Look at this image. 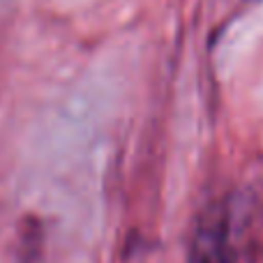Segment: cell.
Listing matches in <instances>:
<instances>
[{"label":"cell","mask_w":263,"mask_h":263,"mask_svg":"<svg viewBox=\"0 0 263 263\" xmlns=\"http://www.w3.org/2000/svg\"><path fill=\"white\" fill-rule=\"evenodd\" d=\"M190 263H236L231 201L213 203L199 217L192 236Z\"/></svg>","instance_id":"6da1fadb"}]
</instances>
